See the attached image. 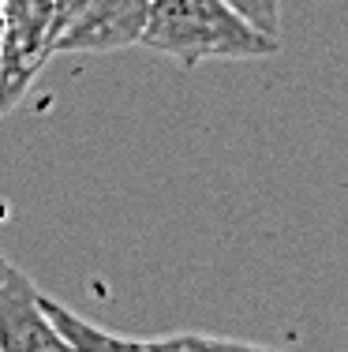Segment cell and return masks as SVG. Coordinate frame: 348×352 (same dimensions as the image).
<instances>
[{"instance_id": "7a4b0ae2", "label": "cell", "mask_w": 348, "mask_h": 352, "mask_svg": "<svg viewBox=\"0 0 348 352\" xmlns=\"http://www.w3.org/2000/svg\"><path fill=\"white\" fill-rule=\"evenodd\" d=\"M154 0H90L79 19L56 38V53H116L143 41Z\"/></svg>"}, {"instance_id": "52a82bcc", "label": "cell", "mask_w": 348, "mask_h": 352, "mask_svg": "<svg viewBox=\"0 0 348 352\" xmlns=\"http://www.w3.org/2000/svg\"><path fill=\"white\" fill-rule=\"evenodd\" d=\"M12 270H15V266H12V263H8V258H4V255H0V278H4V274H12Z\"/></svg>"}, {"instance_id": "ba28073f", "label": "cell", "mask_w": 348, "mask_h": 352, "mask_svg": "<svg viewBox=\"0 0 348 352\" xmlns=\"http://www.w3.org/2000/svg\"><path fill=\"white\" fill-rule=\"evenodd\" d=\"M0 38H4V8H0Z\"/></svg>"}, {"instance_id": "277c9868", "label": "cell", "mask_w": 348, "mask_h": 352, "mask_svg": "<svg viewBox=\"0 0 348 352\" xmlns=\"http://www.w3.org/2000/svg\"><path fill=\"white\" fill-rule=\"evenodd\" d=\"M41 307H45V315L60 330V338L71 345V352H154L150 341H135V338H124V333L102 330L90 318H82L71 307H64L60 300L45 296V292H41Z\"/></svg>"}, {"instance_id": "3957f363", "label": "cell", "mask_w": 348, "mask_h": 352, "mask_svg": "<svg viewBox=\"0 0 348 352\" xmlns=\"http://www.w3.org/2000/svg\"><path fill=\"white\" fill-rule=\"evenodd\" d=\"M0 352H71L41 307V292L19 270L0 278Z\"/></svg>"}, {"instance_id": "8992f818", "label": "cell", "mask_w": 348, "mask_h": 352, "mask_svg": "<svg viewBox=\"0 0 348 352\" xmlns=\"http://www.w3.org/2000/svg\"><path fill=\"white\" fill-rule=\"evenodd\" d=\"M232 12H240L251 27H259L262 34L281 38V0H225Z\"/></svg>"}, {"instance_id": "5b68a950", "label": "cell", "mask_w": 348, "mask_h": 352, "mask_svg": "<svg viewBox=\"0 0 348 352\" xmlns=\"http://www.w3.org/2000/svg\"><path fill=\"white\" fill-rule=\"evenodd\" d=\"M154 352H285L270 345H255V341H236V338H218V333H169V338H154Z\"/></svg>"}, {"instance_id": "6da1fadb", "label": "cell", "mask_w": 348, "mask_h": 352, "mask_svg": "<svg viewBox=\"0 0 348 352\" xmlns=\"http://www.w3.org/2000/svg\"><path fill=\"white\" fill-rule=\"evenodd\" d=\"M139 45L176 60L180 68H198L206 60H262L281 53V38L262 34L225 0H154Z\"/></svg>"}]
</instances>
